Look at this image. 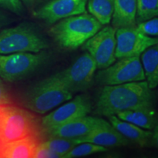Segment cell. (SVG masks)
Segmentation results:
<instances>
[{
	"mask_svg": "<svg viewBox=\"0 0 158 158\" xmlns=\"http://www.w3.org/2000/svg\"><path fill=\"white\" fill-rule=\"evenodd\" d=\"M124 121L130 122L145 130H152L158 122V114L154 106H143L116 114Z\"/></svg>",
	"mask_w": 158,
	"mask_h": 158,
	"instance_id": "ac0fdd59",
	"label": "cell"
},
{
	"mask_svg": "<svg viewBox=\"0 0 158 158\" xmlns=\"http://www.w3.org/2000/svg\"><path fill=\"white\" fill-rule=\"evenodd\" d=\"M116 30L114 27L106 26L83 45L82 48L93 58L97 68L102 70L116 62Z\"/></svg>",
	"mask_w": 158,
	"mask_h": 158,
	"instance_id": "9c48e42d",
	"label": "cell"
},
{
	"mask_svg": "<svg viewBox=\"0 0 158 158\" xmlns=\"http://www.w3.org/2000/svg\"><path fill=\"white\" fill-rule=\"evenodd\" d=\"M23 2H33L34 0H23Z\"/></svg>",
	"mask_w": 158,
	"mask_h": 158,
	"instance_id": "f546056e",
	"label": "cell"
},
{
	"mask_svg": "<svg viewBox=\"0 0 158 158\" xmlns=\"http://www.w3.org/2000/svg\"><path fill=\"white\" fill-rule=\"evenodd\" d=\"M48 59L49 54L44 51L0 54V77L10 82L22 80L43 66Z\"/></svg>",
	"mask_w": 158,
	"mask_h": 158,
	"instance_id": "8992f818",
	"label": "cell"
},
{
	"mask_svg": "<svg viewBox=\"0 0 158 158\" xmlns=\"http://www.w3.org/2000/svg\"><path fill=\"white\" fill-rule=\"evenodd\" d=\"M12 103V100L8 92L6 89L5 84H3L2 79H0V106L9 105Z\"/></svg>",
	"mask_w": 158,
	"mask_h": 158,
	"instance_id": "4316f807",
	"label": "cell"
},
{
	"mask_svg": "<svg viewBox=\"0 0 158 158\" xmlns=\"http://www.w3.org/2000/svg\"><path fill=\"white\" fill-rule=\"evenodd\" d=\"M108 122L130 143H135L140 147H146L150 143L152 131L145 130L130 122L124 121L116 115L108 116Z\"/></svg>",
	"mask_w": 158,
	"mask_h": 158,
	"instance_id": "9a60e30c",
	"label": "cell"
},
{
	"mask_svg": "<svg viewBox=\"0 0 158 158\" xmlns=\"http://www.w3.org/2000/svg\"><path fill=\"white\" fill-rule=\"evenodd\" d=\"M41 143L62 157H64L67 153L79 143L77 139L60 137H50L46 141Z\"/></svg>",
	"mask_w": 158,
	"mask_h": 158,
	"instance_id": "44dd1931",
	"label": "cell"
},
{
	"mask_svg": "<svg viewBox=\"0 0 158 158\" xmlns=\"http://www.w3.org/2000/svg\"><path fill=\"white\" fill-rule=\"evenodd\" d=\"M87 0H52L34 13V16L49 24L86 12Z\"/></svg>",
	"mask_w": 158,
	"mask_h": 158,
	"instance_id": "7c38bea8",
	"label": "cell"
},
{
	"mask_svg": "<svg viewBox=\"0 0 158 158\" xmlns=\"http://www.w3.org/2000/svg\"><path fill=\"white\" fill-rule=\"evenodd\" d=\"M137 1L114 0L112 27L114 28L135 27L137 24Z\"/></svg>",
	"mask_w": 158,
	"mask_h": 158,
	"instance_id": "e0dca14e",
	"label": "cell"
},
{
	"mask_svg": "<svg viewBox=\"0 0 158 158\" xmlns=\"http://www.w3.org/2000/svg\"><path fill=\"white\" fill-rule=\"evenodd\" d=\"M2 21H3V16H2V13H0V27H1V25H2Z\"/></svg>",
	"mask_w": 158,
	"mask_h": 158,
	"instance_id": "f1b7e54d",
	"label": "cell"
},
{
	"mask_svg": "<svg viewBox=\"0 0 158 158\" xmlns=\"http://www.w3.org/2000/svg\"><path fill=\"white\" fill-rule=\"evenodd\" d=\"M35 158H59L62 157L60 155L54 152V151L46 147L45 146L41 143L37 146L36 150H35L34 156Z\"/></svg>",
	"mask_w": 158,
	"mask_h": 158,
	"instance_id": "d4e9b609",
	"label": "cell"
},
{
	"mask_svg": "<svg viewBox=\"0 0 158 158\" xmlns=\"http://www.w3.org/2000/svg\"><path fill=\"white\" fill-rule=\"evenodd\" d=\"M49 47L47 40L31 25L21 23L0 32V54L37 53Z\"/></svg>",
	"mask_w": 158,
	"mask_h": 158,
	"instance_id": "5b68a950",
	"label": "cell"
},
{
	"mask_svg": "<svg viewBox=\"0 0 158 158\" xmlns=\"http://www.w3.org/2000/svg\"><path fill=\"white\" fill-rule=\"evenodd\" d=\"M72 98L73 93L54 74L27 91L23 98L22 104L29 110L43 114Z\"/></svg>",
	"mask_w": 158,
	"mask_h": 158,
	"instance_id": "277c9868",
	"label": "cell"
},
{
	"mask_svg": "<svg viewBox=\"0 0 158 158\" xmlns=\"http://www.w3.org/2000/svg\"><path fill=\"white\" fill-rule=\"evenodd\" d=\"M0 5L15 13H20L23 10L21 0H0Z\"/></svg>",
	"mask_w": 158,
	"mask_h": 158,
	"instance_id": "484cf974",
	"label": "cell"
},
{
	"mask_svg": "<svg viewBox=\"0 0 158 158\" xmlns=\"http://www.w3.org/2000/svg\"><path fill=\"white\" fill-rule=\"evenodd\" d=\"M150 143H152V146L158 149V122L156 124L155 127L153 128L152 135Z\"/></svg>",
	"mask_w": 158,
	"mask_h": 158,
	"instance_id": "83f0119b",
	"label": "cell"
},
{
	"mask_svg": "<svg viewBox=\"0 0 158 158\" xmlns=\"http://www.w3.org/2000/svg\"><path fill=\"white\" fill-rule=\"evenodd\" d=\"M102 26L95 18L85 12L57 21L49 33L61 48L75 50L95 35Z\"/></svg>",
	"mask_w": 158,
	"mask_h": 158,
	"instance_id": "7a4b0ae2",
	"label": "cell"
},
{
	"mask_svg": "<svg viewBox=\"0 0 158 158\" xmlns=\"http://www.w3.org/2000/svg\"><path fill=\"white\" fill-rule=\"evenodd\" d=\"M78 143L89 142L106 148L127 146L130 141L124 137L108 122L103 125L97 127L84 137L78 138Z\"/></svg>",
	"mask_w": 158,
	"mask_h": 158,
	"instance_id": "5bb4252c",
	"label": "cell"
},
{
	"mask_svg": "<svg viewBox=\"0 0 158 158\" xmlns=\"http://www.w3.org/2000/svg\"><path fill=\"white\" fill-rule=\"evenodd\" d=\"M89 14L95 18L102 25H108L112 19L114 0H87Z\"/></svg>",
	"mask_w": 158,
	"mask_h": 158,
	"instance_id": "ffe728a7",
	"label": "cell"
},
{
	"mask_svg": "<svg viewBox=\"0 0 158 158\" xmlns=\"http://www.w3.org/2000/svg\"><path fill=\"white\" fill-rule=\"evenodd\" d=\"M140 56L146 81L153 89L158 86V43L148 48Z\"/></svg>",
	"mask_w": 158,
	"mask_h": 158,
	"instance_id": "d6986e66",
	"label": "cell"
},
{
	"mask_svg": "<svg viewBox=\"0 0 158 158\" xmlns=\"http://www.w3.org/2000/svg\"><path fill=\"white\" fill-rule=\"evenodd\" d=\"M40 135H30L0 147L1 158L33 157L37 146L40 143Z\"/></svg>",
	"mask_w": 158,
	"mask_h": 158,
	"instance_id": "2e32d148",
	"label": "cell"
},
{
	"mask_svg": "<svg viewBox=\"0 0 158 158\" xmlns=\"http://www.w3.org/2000/svg\"><path fill=\"white\" fill-rule=\"evenodd\" d=\"M146 80L141 56L118 59L108 68L102 69L95 75L94 82L101 86L118 85Z\"/></svg>",
	"mask_w": 158,
	"mask_h": 158,
	"instance_id": "52a82bcc",
	"label": "cell"
},
{
	"mask_svg": "<svg viewBox=\"0 0 158 158\" xmlns=\"http://www.w3.org/2000/svg\"><path fill=\"white\" fill-rule=\"evenodd\" d=\"M92 109L90 99L87 96L78 95L45 116L41 120V127L46 133L61 124L86 116Z\"/></svg>",
	"mask_w": 158,
	"mask_h": 158,
	"instance_id": "8fae6325",
	"label": "cell"
},
{
	"mask_svg": "<svg viewBox=\"0 0 158 158\" xmlns=\"http://www.w3.org/2000/svg\"><path fill=\"white\" fill-rule=\"evenodd\" d=\"M116 59L141 56L148 48L158 43V38L144 35L137 27L118 28L116 30Z\"/></svg>",
	"mask_w": 158,
	"mask_h": 158,
	"instance_id": "30bf717a",
	"label": "cell"
},
{
	"mask_svg": "<svg viewBox=\"0 0 158 158\" xmlns=\"http://www.w3.org/2000/svg\"><path fill=\"white\" fill-rule=\"evenodd\" d=\"M107 122L102 118L86 115L61 124L58 127L46 132V133L49 135V137L78 139Z\"/></svg>",
	"mask_w": 158,
	"mask_h": 158,
	"instance_id": "4fadbf2b",
	"label": "cell"
},
{
	"mask_svg": "<svg viewBox=\"0 0 158 158\" xmlns=\"http://www.w3.org/2000/svg\"><path fill=\"white\" fill-rule=\"evenodd\" d=\"M138 30L148 36H158V17H155L142 22L136 26Z\"/></svg>",
	"mask_w": 158,
	"mask_h": 158,
	"instance_id": "cb8c5ba5",
	"label": "cell"
},
{
	"mask_svg": "<svg viewBox=\"0 0 158 158\" xmlns=\"http://www.w3.org/2000/svg\"><path fill=\"white\" fill-rule=\"evenodd\" d=\"M107 148L101 147L89 142H83L77 144L72 149L64 155V158H77L85 156L93 155V154L103 152L107 151Z\"/></svg>",
	"mask_w": 158,
	"mask_h": 158,
	"instance_id": "603a6c76",
	"label": "cell"
},
{
	"mask_svg": "<svg viewBox=\"0 0 158 158\" xmlns=\"http://www.w3.org/2000/svg\"><path fill=\"white\" fill-rule=\"evenodd\" d=\"M157 94H158V90H157Z\"/></svg>",
	"mask_w": 158,
	"mask_h": 158,
	"instance_id": "4dcf8cb0",
	"label": "cell"
},
{
	"mask_svg": "<svg viewBox=\"0 0 158 158\" xmlns=\"http://www.w3.org/2000/svg\"><path fill=\"white\" fill-rule=\"evenodd\" d=\"M96 63L86 51L68 68L55 74L71 93L85 92L94 82Z\"/></svg>",
	"mask_w": 158,
	"mask_h": 158,
	"instance_id": "ba28073f",
	"label": "cell"
},
{
	"mask_svg": "<svg viewBox=\"0 0 158 158\" xmlns=\"http://www.w3.org/2000/svg\"><path fill=\"white\" fill-rule=\"evenodd\" d=\"M155 100V94L146 80L103 86L97 98L94 112L108 117L125 110L154 106Z\"/></svg>",
	"mask_w": 158,
	"mask_h": 158,
	"instance_id": "6da1fadb",
	"label": "cell"
},
{
	"mask_svg": "<svg viewBox=\"0 0 158 158\" xmlns=\"http://www.w3.org/2000/svg\"><path fill=\"white\" fill-rule=\"evenodd\" d=\"M137 23L158 17V0H136Z\"/></svg>",
	"mask_w": 158,
	"mask_h": 158,
	"instance_id": "7402d4cb",
	"label": "cell"
},
{
	"mask_svg": "<svg viewBox=\"0 0 158 158\" xmlns=\"http://www.w3.org/2000/svg\"><path fill=\"white\" fill-rule=\"evenodd\" d=\"M41 124L29 110L11 104L0 106V147L30 135H40Z\"/></svg>",
	"mask_w": 158,
	"mask_h": 158,
	"instance_id": "3957f363",
	"label": "cell"
}]
</instances>
